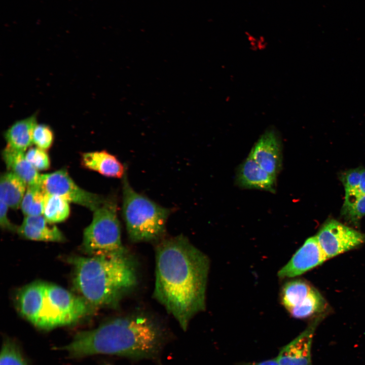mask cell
<instances>
[{"label": "cell", "instance_id": "obj_11", "mask_svg": "<svg viewBox=\"0 0 365 365\" xmlns=\"http://www.w3.org/2000/svg\"><path fill=\"white\" fill-rule=\"evenodd\" d=\"M281 150L277 134L269 129L261 136L250 154L264 170L276 177L281 166Z\"/></svg>", "mask_w": 365, "mask_h": 365}, {"label": "cell", "instance_id": "obj_1", "mask_svg": "<svg viewBox=\"0 0 365 365\" xmlns=\"http://www.w3.org/2000/svg\"><path fill=\"white\" fill-rule=\"evenodd\" d=\"M209 269L208 257L182 235L157 247L154 296L184 331L205 309Z\"/></svg>", "mask_w": 365, "mask_h": 365}, {"label": "cell", "instance_id": "obj_26", "mask_svg": "<svg viewBox=\"0 0 365 365\" xmlns=\"http://www.w3.org/2000/svg\"><path fill=\"white\" fill-rule=\"evenodd\" d=\"M342 213L349 221L356 223L365 215V195L351 206L342 209Z\"/></svg>", "mask_w": 365, "mask_h": 365}, {"label": "cell", "instance_id": "obj_18", "mask_svg": "<svg viewBox=\"0 0 365 365\" xmlns=\"http://www.w3.org/2000/svg\"><path fill=\"white\" fill-rule=\"evenodd\" d=\"M26 184L11 171L2 174L0 179V200L9 207L16 209L20 205L27 189Z\"/></svg>", "mask_w": 365, "mask_h": 365}, {"label": "cell", "instance_id": "obj_16", "mask_svg": "<svg viewBox=\"0 0 365 365\" xmlns=\"http://www.w3.org/2000/svg\"><path fill=\"white\" fill-rule=\"evenodd\" d=\"M2 157L9 171L20 177L27 186L40 185L41 174L26 159L24 152L7 144Z\"/></svg>", "mask_w": 365, "mask_h": 365}, {"label": "cell", "instance_id": "obj_21", "mask_svg": "<svg viewBox=\"0 0 365 365\" xmlns=\"http://www.w3.org/2000/svg\"><path fill=\"white\" fill-rule=\"evenodd\" d=\"M325 306V301L320 294L314 288L299 304L288 311L296 318L304 319L321 311Z\"/></svg>", "mask_w": 365, "mask_h": 365}, {"label": "cell", "instance_id": "obj_19", "mask_svg": "<svg viewBox=\"0 0 365 365\" xmlns=\"http://www.w3.org/2000/svg\"><path fill=\"white\" fill-rule=\"evenodd\" d=\"M313 288L308 283L301 279L287 281L281 289V303L288 311L301 303Z\"/></svg>", "mask_w": 365, "mask_h": 365}, {"label": "cell", "instance_id": "obj_29", "mask_svg": "<svg viewBox=\"0 0 365 365\" xmlns=\"http://www.w3.org/2000/svg\"><path fill=\"white\" fill-rule=\"evenodd\" d=\"M238 364V365H280L276 357L259 362H241Z\"/></svg>", "mask_w": 365, "mask_h": 365}, {"label": "cell", "instance_id": "obj_24", "mask_svg": "<svg viewBox=\"0 0 365 365\" xmlns=\"http://www.w3.org/2000/svg\"><path fill=\"white\" fill-rule=\"evenodd\" d=\"M0 365H27L15 345L6 342L2 348Z\"/></svg>", "mask_w": 365, "mask_h": 365}, {"label": "cell", "instance_id": "obj_23", "mask_svg": "<svg viewBox=\"0 0 365 365\" xmlns=\"http://www.w3.org/2000/svg\"><path fill=\"white\" fill-rule=\"evenodd\" d=\"M54 138L53 131L49 125L38 123L36 125L33 131L32 140L36 147L46 151L52 145Z\"/></svg>", "mask_w": 365, "mask_h": 365}, {"label": "cell", "instance_id": "obj_10", "mask_svg": "<svg viewBox=\"0 0 365 365\" xmlns=\"http://www.w3.org/2000/svg\"><path fill=\"white\" fill-rule=\"evenodd\" d=\"M320 320V317L316 318L299 336L280 348L276 356L280 365H313V339Z\"/></svg>", "mask_w": 365, "mask_h": 365}, {"label": "cell", "instance_id": "obj_6", "mask_svg": "<svg viewBox=\"0 0 365 365\" xmlns=\"http://www.w3.org/2000/svg\"><path fill=\"white\" fill-rule=\"evenodd\" d=\"M92 306L54 284L45 283L43 310L39 328L50 330L72 324L87 315Z\"/></svg>", "mask_w": 365, "mask_h": 365}, {"label": "cell", "instance_id": "obj_27", "mask_svg": "<svg viewBox=\"0 0 365 365\" xmlns=\"http://www.w3.org/2000/svg\"><path fill=\"white\" fill-rule=\"evenodd\" d=\"M362 169L357 168L344 172L341 174V180L344 185L345 191L357 189L359 185Z\"/></svg>", "mask_w": 365, "mask_h": 365}, {"label": "cell", "instance_id": "obj_5", "mask_svg": "<svg viewBox=\"0 0 365 365\" xmlns=\"http://www.w3.org/2000/svg\"><path fill=\"white\" fill-rule=\"evenodd\" d=\"M117 211L116 199L108 197L93 211L92 220L84 231L82 243L84 250L90 256L107 254L124 249Z\"/></svg>", "mask_w": 365, "mask_h": 365}, {"label": "cell", "instance_id": "obj_7", "mask_svg": "<svg viewBox=\"0 0 365 365\" xmlns=\"http://www.w3.org/2000/svg\"><path fill=\"white\" fill-rule=\"evenodd\" d=\"M40 186L46 194L60 196L69 203L82 205L92 211L105 199L78 186L65 169L41 174Z\"/></svg>", "mask_w": 365, "mask_h": 365}, {"label": "cell", "instance_id": "obj_8", "mask_svg": "<svg viewBox=\"0 0 365 365\" xmlns=\"http://www.w3.org/2000/svg\"><path fill=\"white\" fill-rule=\"evenodd\" d=\"M316 237L328 259L365 242L364 234L333 219L324 224Z\"/></svg>", "mask_w": 365, "mask_h": 365}, {"label": "cell", "instance_id": "obj_2", "mask_svg": "<svg viewBox=\"0 0 365 365\" xmlns=\"http://www.w3.org/2000/svg\"><path fill=\"white\" fill-rule=\"evenodd\" d=\"M164 334L149 316L131 315L107 321L78 333L63 350L73 357L108 354L133 359L152 358L162 348Z\"/></svg>", "mask_w": 365, "mask_h": 365}, {"label": "cell", "instance_id": "obj_12", "mask_svg": "<svg viewBox=\"0 0 365 365\" xmlns=\"http://www.w3.org/2000/svg\"><path fill=\"white\" fill-rule=\"evenodd\" d=\"M45 283L36 281L19 291L17 303L21 315L39 327L43 310Z\"/></svg>", "mask_w": 365, "mask_h": 365}, {"label": "cell", "instance_id": "obj_4", "mask_svg": "<svg viewBox=\"0 0 365 365\" xmlns=\"http://www.w3.org/2000/svg\"><path fill=\"white\" fill-rule=\"evenodd\" d=\"M122 178V213L130 239L142 242L161 237L170 210L136 192L129 184L126 173Z\"/></svg>", "mask_w": 365, "mask_h": 365}, {"label": "cell", "instance_id": "obj_13", "mask_svg": "<svg viewBox=\"0 0 365 365\" xmlns=\"http://www.w3.org/2000/svg\"><path fill=\"white\" fill-rule=\"evenodd\" d=\"M236 181L245 188L257 189L274 193L276 177L264 170L249 154L240 165L237 173Z\"/></svg>", "mask_w": 365, "mask_h": 365}, {"label": "cell", "instance_id": "obj_3", "mask_svg": "<svg viewBox=\"0 0 365 365\" xmlns=\"http://www.w3.org/2000/svg\"><path fill=\"white\" fill-rule=\"evenodd\" d=\"M74 284L94 307H115L135 286L133 260L124 249L107 254L70 259Z\"/></svg>", "mask_w": 365, "mask_h": 365}, {"label": "cell", "instance_id": "obj_15", "mask_svg": "<svg viewBox=\"0 0 365 365\" xmlns=\"http://www.w3.org/2000/svg\"><path fill=\"white\" fill-rule=\"evenodd\" d=\"M81 163L85 168L107 177L123 178L126 173L121 162L105 150L84 153Z\"/></svg>", "mask_w": 365, "mask_h": 365}, {"label": "cell", "instance_id": "obj_22", "mask_svg": "<svg viewBox=\"0 0 365 365\" xmlns=\"http://www.w3.org/2000/svg\"><path fill=\"white\" fill-rule=\"evenodd\" d=\"M45 193L40 185L27 186L20 208L26 215H43Z\"/></svg>", "mask_w": 365, "mask_h": 365}, {"label": "cell", "instance_id": "obj_30", "mask_svg": "<svg viewBox=\"0 0 365 365\" xmlns=\"http://www.w3.org/2000/svg\"><path fill=\"white\" fill-rule=\"evenodd\" d=\"M357 190L362 195H365V169L362 170L360 183Z\"/></svg>", "mask_w": 365, "mask_h": 365}, {"label": "cell", "instance_id": "obj_9", "mask_svg": "<svg viewBox=\"0 0 365 365\" xmlns=\"http://www.w3.org/2000/svg\"><path fill=\"white\" fill-rule=\"evenodd\" d=\"M327 259L316 236L311 237L279 270L277 275L281 279L294 277L322 264Z\"/></svg>", "mask_w": 365, "mask_h": 365}, {"label": "cell", "instance_id": "obj_25", "mask_svg": "<svg viewBox=\"0 0 365 365\" xmlns=\"http://www.w3.org/2000/svg\"><path fill=\"white\" fill-rule=\"evenodd\" d=\"M25 157L38 171L47 170L50 167V158L46 150L38 147L31 148L25 153Z\"/></svg>", "mask_w": 365, "mask_h": 365}, {"label": "cell", "instance_id": "obj_28", "mask_svg": "<svg viewBox=\"0 0 365 365\" xmlns=\"http://www.w3.org/2000/svg\"><path fill=\"white\" fill-rule=\"evenodd\" d=\"M9 206L5 201L0 200V225L2 228L11 231H17V228L11 223L8 217Z\"/></svg>", "mask_w": 365, "mask_h": 365}, {"label": "cell", "instance_id": "obj_17", "mask_svg": "<svg viewBox=\"0 0 365 365\" xmlns=\"http://www.w3.org/2000/svg\"><path fill=\"white\" fill-rule=\"evenodd\" d=\"M36 113L14 122L4 132L7 144L24 152L33 143L32 134L38 124Z\"/></svg>", "mask_w": 365, "mask_h": 365}, {"label": "cell", "instance_id": "obj_14", "mask_svg": "<svg viewBox=\"0 0 365 365\" xmlns=\"http://www.w3.org/2000/svg\"><path fill=\"white\" fill-rule=\"evenodd\" d=\"M43 215H26L17 232L28 239L49 242H61L64 237L55 226L51 225Z\"/></svg>", "mask_w": 365, "mask_h": 365}, {"label": "cell", "instance_id": "obj_20", "mask_svg": "<svg viewBox=\"0 0 365 365\" xmlns=\"http://www.w3.org/2000/svg\"><path fill=\"white\" fill-rule=\"evenodd\" d=\"M69 203L60 196L45 193L43 215L50 223L62 222L69 215Z\"/></svg>", "mask_w": 365, "mask_h": 365}]
</instances>
